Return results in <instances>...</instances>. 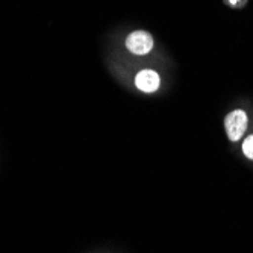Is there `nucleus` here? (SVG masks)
Wrapping results in <instances>:
<instances>
[{"label": "nucleus", "mask_w": 253, "mask_h": 253, "mask_svg": "<svg viewBox=\"0 0 253 253\" xmlns=\"http://www.w3.org/2000/svg\"><path fill=\"white\" fill-rule=\"evenodd\" d=\"M237 2H238V0H231V3H232V5H235Z\"/></svg>", "instance_id": "39448f33"}, {"label": "nucleus", "mask_w": 253, "mask_h": 253, "mask_svg": "<svg viewBox=\"0 0 253 253\" xmlns=\"http://www.w3.org/2000/svg\"><path fill=\"white\" fill-rule=\"evenodd\" d=\"M243 152L249 159H253V135L247 136L243 143Z\"/></svg>", "instance_id": "20e7f679"}, {"label": "nucleus", "mask_w": 253, "mask_h": 253, "mask_svg": "<svg viewBox=\"0 0 253 253\" xmlns=\"http://www.w3.org/2000/svg\"><path fill=\"white\" fill-rule=\"evenodd\" d=\"M126 45L133 55H146L153 47V38L146 31H135L127 37Z\"/></svg>", "instance_id": "f03ea898"}, {"label": "nucleus", "mask_w": 253, "mask_h": 253, "mask_svg": "<svg viewBox=\"0 0 253 253\" xmlns=\"http://www.w3.org/2000/svg\"><path fill=\"white\" fill-rule=\"evenodd\" d=\"M135 85L138 89L144 91V93H153L159 88V76L153 70H143L136 75Z\"/></svg>", "instance_id": "7ed1b4c3"}, {"label": "nucleus", "mask_w": 253, "mask_h": 253, "mask_svg": "<svg viewBox=\"0 0 253 253\" xmlns=\"http://www.w3.org/2000/svg\"><path fill=\"white\" fill-rule=\"evenodd\" d=\"M224 126H226V133L229 136L231 141H238L241 140L243 133L246 132L247 127V116L246 112L241 109H237L234 112H231L224 120Z\"/></svg>", "instance_id": "f257e3e1"}]
</instances>
